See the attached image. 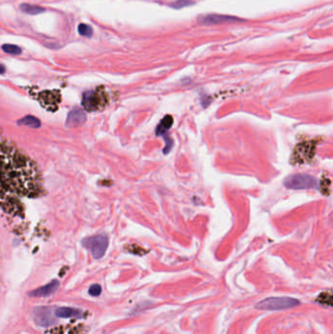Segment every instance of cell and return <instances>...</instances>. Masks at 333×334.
I'll use <instances>...</instances> for the list:
<instances>
[{
    "mask_svg": "<svg viewBox=\"0 0 333 334\" xmlns=\"http://www.w3.org/2000/svg\"><path fill=\"white\" fill-rule=\"evenodd\" d=\"M107 104V95L103 87L96 90L87 91L83 95L82 105L88 111H94L104 108Z\"/></svg>",
    "mask_w": 333,
    "mask_h": 334,
    "instance_id": "cell-2",
    "label": "cell"
},
{
    "mask_svg": "<svg viewBox=\"0 0 333 334\" xmlns=\"http://www.w3.org/2000/svg\"><path fill=\"white\" fill-rule=\"evenodd\" d=\"M102 292V287L100 284H93L89 288V294L91 296H99Z\"/></svg>",
    "mask_w": 333,
    "mask_h": 334,
    "instance_id": "cell-19",
    "label": "cell"
},
{
    "mask_svg": "<svg viewBox=\"0 0 333 334\" xmlns=\"http://www.w3.org/2000/svg\"><path fill=\"white\" fill-rule=\"evenodd\" d=\"M78 32L79 34H81L82 36H86V37H90L93 34V28L85 23H80L78 25Z\"/></svg>",
    "mask_w": 333,
    "mask_h": 334,
    "instance_id": "cell-17",
    "label": "cell"
},
{
    "mask_svg": "<svg viewBox=\"0 0 333 334\" xmlns=\"http://www.w3.org/2000/svg\"><path fill=\"white\" fill-rule=\"evenodd\" d=\"M193 4H194V2L191 0H178V1H175L174 3H172L171 7L174 9H181V8L187 7V6H190Z\"/></svg>",
    "mask_w": 333,
    "mask_h": 334,
    "instance_id": "cell-18",
    "label": "cell"
},
{
    "mask_svg": "<svg viewBox=\"0 0 333 334\" xmlns=\"http://www.w3.org/2000/svg\"><path fill=\"white\" fill-rule=\"evenodd\" d=\"M316 301H318L322 305L331 306V304H332V295H331L330 292H324V293H322V294H320L318 296Z\"/></svg>",
    "mask_w": 333,
    "mask_h": 334,
    "instance_id": "cell-16",
    "label": "cell"
},
{
    "mask_svg": "<svg viewBox=\"0 0 333 334\" xmlns=\"http://www.w3.org/2000/svg\"><path fill=\"white\" fill-rule=\"evenodd\" d=\"M313 149L314 146H312L310 143H304L302 145H299L296 146L295 151L293 152L292 159L294 162H304L306 160H309L313 155Z\"/></svg>",
    "mask_w": 333,
    "mask_h": 334,
    "instance_id": "cell-7",
    "label": "cell"
},
{
    "mask_svg": "<svg viewBox=\"0 0 333 334\" xmlns=\"http://www.w3.org/2000/svg\"><path fill=\"white\" fill-rule=\"evenodd\" d=\"M43 190L40 171L29 157L0 140V208L11 216L23 212L22 198Z\"/></svg>",
    "mask_w": 333,
    "mask_h": 334,
    "instance_id": "cell-1",
    "label": "cell"
},
{
    "mask_svg": "<svg viewBox=\"0 0 333 334\" xmlns=\"http://www.w3.org/2000/svg\"><path fill=\"white\" fill-rule=\"evenodd\" d=\"M86 121V114L83 110L78 107H74L68 113L65 126L66 127H77L81 126Z\"/></svg>",
    "mask_w": 333,
    "mask_h": 334,
    "instance_id": "cell-9",
    "label": "cell"
},
{
    "mask_svg": "<svg viewBox=\"0 0 333 334\" xmlns=\"http://www.w3.org/2000/svg\"><path fill=\"white\" fill-rule=\"evenodd\" d=\"M34 319L41 326H49L55 322L50 308H36L34 310Z\"/></svg>",
    "mask_w": 333,
    "mask_h": 334,
    "instance_id": "cell-8",
    "label": "cell"
},
{
    "mask_svg": "<svg viewBox=\"0 0 333 334\" xmlns=\"http://www.w3.org/2000/svg\"><path fill=\"white\" fill-rule=\"evenodd\" d=\"M173 125V117L171 115H166L158 124L155 134L156 136H162L163 134H165Z\"/></svg>",
    "mask_w": 333,
    "mask_h": 334,
    "instance_id": "cell-12",
    "label": "cell"
},
{
    "mask_svg": "<svg viewBox=\"0 0 333 334\" xmlns=\"http://www.w3.org/2000/svg\"><path fill=\"white\" fill-rule=\"evenodd\" d=\"M58 287H59V281L52 280L50 283L31 291L29 295L32 297H47L51 295L52 293H54Z\"/></svg>",
    "mask_w": 333,
    "mask_h": 334,
    "instance_id": "cell-10",
    "label": "cell"
},
{
    "mask_svg": "<svg viewBox=\"0 0 333 334\" xmlns=\"http://www.w3.org/2000/svg\"><path fill=\"white\" fill-rule=\"evenodd\" d=\"M5 71V66L0 63V74H2Z\"/></svg>",
    "mask_w": 333,
    "mask_h": 334,
    "instance_id": "cell-20",
    "label": "cell"
},
{
    "mask_svg": "<svg viewBox=\"0 0 333 334\" xmlns=\"http://www.w3.org/2000/svg\"><path fill=\"white\" fill-rule=\"evenodd\" d=\"M197 21L200 24L203 25H211V24H219L224 22H233L238 21L240 19L236 17L227 16V15H215V14H209V15H201L197 17Z\"/></svg>",
    "mask_w": 333,
    "mask_h": 334,
    "instance_id": "cell-6",
    "label": "cell"
},
{
    "mask_svg": "<svg viewBox=\"0 0 333 334\" xmlns=\"http://www.w3.org/2000/svg\"><path fill=\"white\" fill-rule=\"evenodd\" d=\"M18 125H23V126H28L30 128H39L41 126V122L38 118L31 116V115H27L21 119H20L18 122Z\"/></svg>",
    "mask_w": 333,
    "mask_h": 334,
    "instance_id": "cell-13",
    "label": "cell"
},
{
    "mask_svg": "<svg viewBox=\"0 0 333 334\" xmlns=\"http://www.w3.org/2000/svg\"><path fill=\"white\" fill-rule=\"evenodd\" d=\"M21 10L26 14H29V15H37V14H40V13H43L45 12V9L42 8V7H39V6H35V5H30V4H21L20 6Z\"/></svg>",
    "mask_w": 333,
    "mask_h": 334,
    "instance_id": "cell-14",
    "label": "cell"
},
{
    "mask_svg": "<svg viewBox=\"0 0 333 334\" xmlns=\"http://www.w3.org/2000/svg\"><path fill=\"white\" fill-rule=\"evenodd\" d=\"M284 186L292 189L314 188L317 187V180L314 177L306 174L291 175L284 180Z\"/></svg>",
    "mask_w": 333,
    "mask_h": 334,
    "instance_id": "cell-5",
    "label": "cell"
},
{
    "mask_svg": "<svg viewBox=\"0 0 333 334\" xmlns=\"http://www.w3.org/2000/svg\"><path fill=\"white\" fill-rule=\"evenodd\" d=\"M297 305H299V301L291 297H269L259 302L255 307L259 310L276 311L293 308Z\"/></svg>",
    "mask_w": 333,
    "mask_h": 334,
    "instance_id": "cell-3",
    "label": "cell"
},
{
    "mask_svg": "<svg viewBox=\"0 0 333 334\" xmlns=\"http://www.w3.org/2000/svg\"><path fill=\"white\" fill-rule=\"evenodd\" d=\"M82 244L85 248L91 250V253L95 259H100L105 253L108 245V238L105 234H98L84 238L82 240Z\"/></svg>",
    "mask_w": 333,
    "mask_h": 334,
    "instance_id": "cell-4",
    "label": "cell"
},
{
    "mask_svg": "<svg viewBox=\"0 0 333 334\" xmlns=\"http://www.w3.org/2000/svg\"><path fill=\"white\" fill-rule=\"evenodd\" d=\"M2 50L5 53L11 54V55H20L21 53V49L19 46L13 45V44H4L2 46Z\"/></svg>",
    "mask_w": 333,
    "mask_h": 334,
    "instance_id": "cell-15",
    "label": "cell"
},
{
    "mask_svg": "<svg viewBox=\"0 0 333 334\" xmlns=\"http://www.w3.org/2000/svg\"><path fill=\"white\" fill-rule=\"evenodd\" d=\"M81 311L69 307H60L55 310V315L59 317H79L81 316Z\"/></svg>",
    "mask_w": 333,
    "mask_h": 334,
    "instance_id": "cell-11",
    "label": "cell"
}]
</instances>
